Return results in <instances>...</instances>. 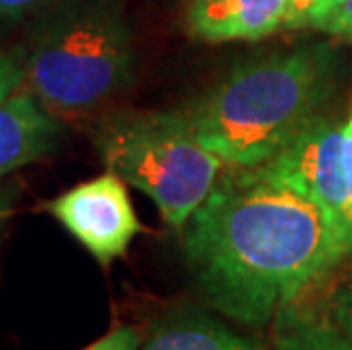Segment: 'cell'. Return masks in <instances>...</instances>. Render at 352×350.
<instances>
[{
	"mask_svg": "<svg viewBox=\"0 0 352 350\" xmlns=\"http://www.w3.org/2000/svg\"><path fill=\"white\" fill-rule=\"evenodd\" d=\"M179 234L202 303L245 327L273 323L343 262L332 216L257 168L230 166Z\"/></svg>",
	"mask_w": 352,
	"mask_h": 350,
	"instance_id": "6da1fadb",
	"label": "cell"
},
{
	"mask_svg": "<svg viewBox=\"0 0 352 350\" xmlns=\"http://www.w3.org/2000/svg\"><path fill=\"white\" fill-rule=\"evenodd\" d=\"M339 80L329 43L271 50L236 64L182 111L209 151L232 168H254L323 114Z\"/></svg>",
	"mask_w": 352,
	"mask_h": 350,
	"instance_id": "7a4b0ae2",
	"label": "cell"
},
{
	"mask_svg": "<svg viewBox=\"0 0 352 350\" xmlns=\"http://www.w3.org/2000/svg\"><path fill=\"white\" fill-rule=\"evenodd\" d=\"M21 50L23 89L62 121L96 114L137 80L125 0H59Z\"/></svg>",
	"mask_w": 352,
	"mask_h": 350,
	"instance_id": "3957f363",
	"label": "cell"
},
{
	"mask_svg": "<svg viewBox=\"0 0 352 350\" xmlns=\"http://www.w3.org/2000/svg\"><path fill=\"white\" fill-rule=\"evenodd\" d=\"M104 171L148 196L170 230L182 232L228 166L179 111H107L91 128Z\"/></svg>",
	"mask_w": 352,
	"mask_h": 350,
	"instance_id": "277c9868",
	"label": "cell"
},
{
	"mask_svg": "<svg viewBox=\"0 0 352 350\" xmlns=\"http://www.w3.org/2000/svg\"><path fill=\"white\" fill-rule=\"evenodd\" d=\"M76 239L104 271L127 255L144 232L127 184L111 171L78 182L76 187L39 205Z\"/></svg>",
	"mask_w": 352,
	"mask_h": 350,
	"instance_id": "5b68a950",
	"label": "cell"
},
{
	"mask_svg": "<svg viewBox=\"0 0 352 350\" xmlns=\"http://www.w3.org/2000/svg\"><path fill=\"white\" fill-rule=\"evenodd\" d=\"M273 180L289 184L320 205L339 230L343 255L348 189L343 171V123L327 114L311 118L282 151L254 166ZM346 259V257H343Z\"/></svg>",
	"mask_w": 352,
	"mask_h": 350,
	"instance_id": "8992f818",
	"label": "cell"
},
{
	"mask_svg": "<svg viewBox=\"0 0 352 350\" xmlns=\"http://www.w3.org/2000/svg\"><path fill=\"white\" fill-rule=\"evenodd\" d=\"M289 0H184V28L196 41H259L284 30Z\"/></svg>",
	"mask_w": 352,
	"mask_h": 350,
	"instance_id": "52a82bcc",
	"label": "cell"
},
{
	"mask_svg": "<svg viewBox=\"0 0 352 350\" xmlns=\"http://www.w3.org/2000/svg\"><path fill=\"white\" fill-rule=\"evenodd\" d=\"M64 121L41 105L28 89L0 102V180L50 157L59 148Z\"/></svg>",
	"mask_w": 352,
	"mask_h": 350,
	"instance_id": "ba28073f",
	"label": "cell"
},
{
	"mask_svg": "<svg viewBox=\"0 0 352 350\" xmlns=\"http://www.w3.org/2000/svg\"><path fill=\"white\" fill-rule=\"evenodd\" d=\"M139 350H271L257 334L241 332L214 309L179 305L153 318Z\"/></svg>",
	"mask_w": 352,
	"mask_h": 350,
	"instance_id": "9c48e42d",
	"label": "cell"
},
{
	"mask_svg": "<svg viewBox=\"0 0 352 350\" xmlns=\"http://www.w3.org/2000/svg\"><path fill=\"white\" fill-rule=\"evenodd\" d=\"M275 350H352V334L329 321L325 311L287 307L275 318Z\"/></svg>",
	"mask_w": 352,
	"mask_h": 350,
	"instance_id": "30bf717a",
	"label": "cell"
},
{
	"mask_svg": "<svg viewBox=\"0 0 352 350\" xmlns=\"http://www.w3.org/2000/svg\"><path fill=\"white\" fill-rule=\"evenodd\" d=\"M343 0H289L284 30H323Z\"/></svg>",
	"mask_w": 352,
	"mask_h": 350,
	"instance_id": "8fae6325",
	"label": "cell"
},
{
	"mask_svg": "<svg viewBox=\"0 0 352 350\" xmlns=\"http://www.w3.org/2000/svg\"><path fill=\"white\" fill-rule=\"evenodd\" d=\"M141 341H144V330L130 323H116L100 339L91 341L80 350H139Z\"/></svg>",
	"mask_w": 352,
	"mask_h": 350,
	"instance_id": "7c38bea8",
	"label": "cell"
},
{
	"mask_svg": "<svg viewBox=\"0 0 352 350\" xmlns=\"http://www.w3.org/2000/svg\"><path fill=\"white\" fill-rule=\"evenodd\" d=\"M23 87V50L0 46V102Z\"/></svg>",
	"mask_w": 352,
	"mask_h": 350,
	"instance_id": "4fadbf2b",
	"label": "cell"
},
{
	"mask_svg": "<svg viewBox=\"0 0 352 350\" xmlns=\"http://www.w3.org/2000/svg\"><path fill=\"white\" fill-rule=\"evenodd\" d=\"M55 3L59 0H0V30L23 23L30 17H39Z\"/></svg>",
	"mask_w": 352,
	"mask_h": 350,
	"instance_id": "5bb4252c",
	"label": "cell"
},
{
	"mask_svg": "<svg viewBox=\"0 0 352 350\" xmlns=\"http://www.w3.org/2000/svg\"><path fill=\"white\" fill-rule=\"evenodd\" d=\"M343 171H346V189H348V212L346 230H343V257L352 255V109L348 121L343 123Z\"/></svg>",
	"mask_w": 352,
	"mask_h": 350,
	"instance_id": "9a60e30c",
	"label": "cell"
},
{
	"mask_svg": "<svg viewBox=\"0 0 352 350\" xmlns=\"http://www.w3.org/2000/svg\"><path fill=\"white\" fill-rule=\"evenodd\" d=\"M325 314L329 316V321L339 325L341 330L352 334V282L339 287L332 294Z\"/></svg>",
	"mask_w": 352,
	"mask_h": 350,
	"instance_id": "2e32d148",
	"label": "cell"
},
{
	"mask_svg": "<svg viewBox=\"0 0 352 350\" xmlns=\"http://www.w3.org/2000/svg\"><path fill=\"white\" fill-rule=\"evenodd\" d=\"M320 32L332 34L336 39L352 41V0H343L341 7L334 12V17L327 21Z\"/></svg>",
	"mask_w": 352,
	"mask_h": 350,
	"instance_id": "e0dca14e",
	"label": "cell"
}]
</instances>
